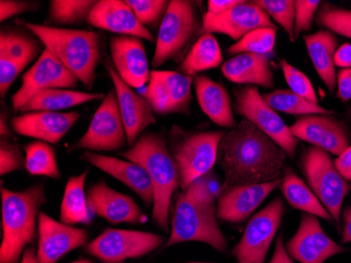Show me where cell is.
<instances>
[{"label": "cell", "mask_w": 351, "mask_h": 263, "mask_svg": "<svg viewBox=\"0 0 351 263\" xmlns=\"http://www.w3.org/2000/svg\"><path fill=\"white\" fill-rule=\"evenodd\" d=\"M286 155L281 146L257 126L242 120L226 132L219 146L217 160L226 174L223 192L236 185L280 179Z\"/></svg>", "instance_id": "cell-1"}, {"label": "cell", "mask_w": 351, "mask_h": 263, "mask_svg": "<svg viewBox=\"0 0 351 263\" xmlns=\"http://www.w3.org/2000/svg\"><path fill=\"white\" fill-rule=\"evenodd\" d=\"M16 23L33 33L86 88H93L104 54V41L98 32L37 25L23 19Z\"/></svg>", "instance_id": "cell-2"}, {"label": "cell", "mask_w": 351, "mask_h": 263, "mask_svg": "<svg viewBox=\"0 0 351 263\" xmlns=\"http://www.w3.org/2000/svg\"><path fill=\"white\" fill-rule=\"evenodd\" d=\"M120 155L140 164L149 174L155 193L153 219L158 227L167 231L171 199L180 185V173L165 136L159 133L142 134L133 146Z\"/></svg>", "instance_id": "cell-3"}, {"label": "cell", "mask_w": 351, "mask_h": 263, "mask_svg": "<svg viewBox=\"0 0 351 263\" xmlns=\"http://www.w3.org/2000/svg\"><path fill=\"white\" fill-rule=\"evenodd\" d=\"M3 242L0 263H19L25 247L36 236L37 217L47 203L45 187L33 185L21 192L1 187Z\"/></svg>", "instance_id": "cell-4"}, {"label": "cell", "mask_w": 351, "mask_h": 263, "mask_svg": "<svg viewBox=\"0 0 351 263\" xmlns=\"http://www.w3.org/2000/svg\"><path fill=\"white\" fill-rule=\"evenodd\" d=\"M202 21L196 3L191 0H171L158 30L152 65L159 68L167 61L182 62L196 37L201 36Z\"/></svg>", "instance_id": "cell-5"}, {"label": "cell", "mask_w": 351, "mask_h": 263, "mask_svg": "<svg viewBox=\"0 0 351 263\" xmlns=\"http://www.w3.org/2000/svg\"><path fill=\"white\" fill-rule=\"evenodd\" d=\"M171 236L167 248L178 243L198 241L226 252L228 240L217 221L216 205H203L189 201L184 192L176 197L171 207Z\"/></svg>", "instance_id": "cell-6"}, {"label": "cell", "mask_w": 351, "mask_h": 263, "mask_svg": "<svg viewBox=\"0 0 351 263\" xmlns=\"http://www.w3.org/2000/svg\"><path fill=\"white\" fill-rule=\"evenodd\" d=\"M224 134L223 130L186 134L173 126L169 150L178 165L183 191L195 180L212 171L218 159L219 146Z\"/></svg>", "instance_id": "cell-7"}, {"label": "cell", "mask_w": 351, "mask_h": 263, "mask_svg": "<svg viewBox=\"0 0 351 263\" xmlns=\"http://www.w3.org/2000/svg\"><path fill=\"white\" fill-rule=\"evenodd\" d=\"M302 169L311 191L340 227L342 205L351 187L340 175L328 152L311 146L302 158Z\"/></svg>", "instance_id": "cell-8"}, {"label": "cell", "mask_w": 351, "mask_h": 263, "mask_svg": "<svg viewBox=\"0 0 351 263\" xmlns=\"http://www.w3.org/2000/svg\"><path fill=\"white\" fill-rule=\"evenodd\" d=\"M234 94L236 112L281 146L287 155L295 157L299 139L291 134L277 111L266 104L257 87L237 89Z\"/></svg>", "instance_id": "cell-9"}, {"label": "cell", "mask_w": 351, "mask_h": 263, "mask_svg": "<svg viewBox=\"0 0 351 263\" xmlns=\"http://www.w3.org/2000/svg\"><path fill=\"white\" fill-rule=\"evenodd\" d=\"M163 240L162 236L154 233L106 229L86 245V252L104 263H122L154 252L160 248Z\"/></svg>", "instance_id": "cell-10"}, {"label": "cell", "mask_w": 351, "mask_h": 263, "mask_svg": "<svg viewBox=\"0 0 351 263\" xmlns=\"http://www.w3.org/2000/svg\"><path fill=\"white\" fill-rule=\"evenodd\" d=\"M126 144L128 136L117 96L115 91H110L95 112L86 134L73 144L72 149L113 152L121 150Z\"/></svg>", "instance_id": "cell-11"}, {"label": "cell", "mask_w": 351, "mask_h": 263, "mask_svg": "<svg viewBox=\"0 0 351 263\" xmlns=\"http://www.w3.org/2000/svg\"><path fill=\"white\" fill-rule=\"evenodd\" d=\"M283 201L274 199L246 225L241 240L232 250L238 263H264L283 219Z\"/></svg>", "instance_id": "cell-12"}, {"label": "cell", "mask_w": 351, "mask_h": 263, "mask_svg": "<svg viewBox=\"0 0 351 263\" xmlns=\"http://www.w3.org/2000/svg\"><path fill=\"white\" fill-rule=\"evenodd\" d=\"M78 79L47 49H43L36 62L23 77L21 88L12 96V106L15 113L39 93L52 89L76 88Z\"/></svg>", "instance_id": "cell-13"}, {"label": "cell", "mask_w": 351, "mask_h": 263, "mask_svg": "<svg viewBox=\"0 0 351 263\" xmlns=\"http://www.w3.org/2000/svg\"><path fill=\"white\" fill-rule=\"evenodd\" d=\"M194 77L176 71H151L147 86L141 96L149 102L158 115L191 113V84Z\"/></svg>", "instance_id": "cell-14"}, {"label": "cell", "mask_w": 351, "mask_h": 263, "mask_svg": "<svg viewBox=\"0 0 351 263\" xmlns=\"http://www.w3.org/2000/svg\"><path fill=\"white\" fill-rule=\"evenodd\" d=\"M29 30L3 27L0 33V97L5 98L16 78L34 60L41 43Z\"/></svg>", "instance_id": "cell-15"}, {"label": "cell", "mask_w": 351, "mask_h": 263, "mask_svg": "<svg viewBox=\"0 0 351 263\" xmlns=\"http://www.w3.org/2000/svg\"><path fill=\"white\" fill-rule=\"evenodd\" d=\"M263 27L277 29V25L257 3L242 1L219 15L205 13L202 17L201 35L219 33L239 41L250 32Z\"/></svg>", "instance_id": "cell-16"}, {"label": "cell", "mask_w": 351, "mask_h": 263, "mask_svg": "<svg viewBox=\"0 0 351 263\" xmlns=\"http://www.w3.org/2000/svg\"><path fill=\"white\" fill-rule=\"evenodd\" d=\"M286 251L301 263H324L345 252L323 231L317 217L309 214L302 215L297 233L286 244Z\"/></svg>", "instance_id": "cell-17"}, {"label": "cell", "mask_w": 351, "mask_h": 263, "mask_svg": "<svg viewBox=\"0 0 351 263\" xmlns=\"http://www.w3.org/2000/svg\"><path fill=\"white\" fill-rule=\"evenodd\" d=\"M104 68L114 84L120 114L125 126L128 144L133 146L145 130L156 124L155 112L145 97L140 96L120 78L110 59L104 61Z\"/></svg>", "instance_id": "cell-18"}, {"label": "cell", "mask_w": 351, "mask_h": 263, "mask_svg": "<svg viewBox=\"0 0 351 263\" xmlns=\"http://www.w3.org/2000/svg\"><path fill=\"white\" fill-rule=\"evenodd\" d=\"M38 232L39 263H57L71 251L80 248L88 240L86 229L55 220L45 211L39 214Z\"/></svg>", "instance_id": "cell-19"}, {"label": "cell", "mask_w": 351, "mask_h": 263, "mask_svg": "<svg viewBox=\"0 0 351 263\" xmlns=\"http://www.w3.org/2000/svg\"><path fill=\"white\" fill-rule=\"evenodd\" d=\"M298 139L309 142L333 155L340 156L349 146L346 124L328 115H308L289 126Z\"/></svg>", "instance_id": "cell-20"}, {"label": "cell", "mask_w": 351, "mask_h": 263, "mask_svg": "<svg viewBox=\"0 0 351 263\" xmlns=\"http://www.w3.org/2000/svg\"><path fill=\"white\" fill-rule=\"evenodd\" d=\"M112 63L120 78L133 89L149 84V58L142 39L133 36H113L110 39Z\"/></svg>", "instance_id": "cell-21"}, {"label": "cell", "mask_w": 351, "mask_h": 263, "mask_svg": "<svg viewBox=\"0 0 351 263\" xmlns=\"http://www.w3.org/2000/svg\"><path fill=\"white\" fill-rule=\"evenodd\" d=\"M86 198L92 215L102 217L113 225H135L147 220L145 214L134 199L108 187L104 181L88 187Z\"/></svg>", "instance_id": "cell-22"}, {"label": "cell", "mask_w": 351, "mask_h": 263, "mask_svg": "<svg viewBox=\"0 0 351 263\" xmlns=\"http://www.w3.org/2000/svg\"><path fill=\"white\" fill-rule=\"evenodd\" d=\"M282 179L256 185H236L223 192L217 203V217L230 223L244 222L274 190L281 185Z\"/></svg>", "instance_id": "cell-23"}, {"label": "cell", "mask_w": 351, "mask_h": 263, "mask_svg": "<svg viewBox=\"0 0 351 263\" xmlns=\"http://www.w3.org/2000/svg\"><path fill=\"white\" fill-rule=\"evenodd\" d=\"M88 25L121 36L138 37L154 43L152 32L138 21L129 3L123 0H99L88 17Z\"/></svg>", "instance_id": "cell-24"}, {"label": "cell", "mask_w": 351, "mask_h": 263, "mask_svg": "<svg viewBox=\"0 0 351 263\" xmlns=\"http://www.w3.org/2000/svg\"><path fill=\"white\" fill-rule=\"evenodd\" d=\"M80 119L78 112H29L16 116L11 126L16 133L47 144L60 141Z\"/></svg>", "instance_id": "cell-25"}, {"label": "cell", "mask_w": 351, "mask_h": 263, "mask_svg": "<svg viewBox=\"0 0 351 263\" xmlns=\"http://www.w3.org/2000/svg\"><path fill=\"white\" fill-rule=\"evenodd\" d=\"M82 159L133 190L147 207H154L155 193L153 183L145 168L140 164L90 151L84 152Z\"/></svg>", "instance_id": "cell-26"}, {"label": "cell", "mask_w": 351, "mask_h": 263, "mask_svg": "<svg viewBox=\"0 0 351 263\" xmlns=\"http://www.w3.org/2000/svg\"><path fill=\"white\" fill-rule=\"evenodd\" d=\"M199 106L217 126L234 128L237 126L230 94L222 84L205 75L194 77Z\"/></svg>", "instance_id": "cell-27"}, {"label": "cell", "mask_w": 351, "mask_h": 263, "mask_svg": "<svg viewBox=\"0 0 351 263\" xmlns=\"http://www.w3.org/2000/svg\"><path fill=\"white\" fill-rule=\"evenodd\" d=\"M222 74L234 84L273 88L274 75L268 55H236L222 63Z\"/></svg>", "instance_id": "cell-28"}, {"label": "cell", "mask_w": 351, "mask_h": 263, "mask_svg": "<svg viewBox=\"0 0 351 263\" xmlns=\"http://www.w3.org/2000/svg\"><path fill=\"white\" fill-rule=\"evenodd\" d=\"M304 41L317 75L329 92H333L337 86L335 55L338 50V38L332 32L322 30L315 34L305 35Z\"/></svg>", "instance_id": "cell-29"}, {"label": "cell", "mask_w": 351, "mask_h": 263, "mask_svg": "<svg viewBox=\"0 0 351 263\" xmlns=\"http://www.w3.org/2000/svg\"><path fill=\"white\" fill-rule=\"evenodd\" d=\"M102 93H86L69 89H52L43 91L33 97L23 108L21 114L29 112H59L66 108L82 106L86 102L101 100Z\"/></svg>", "instance_id": "cell-30"}, {"label": "cell", "mask_w": 351, "mask_h": 263, "mask_svg": "<svg viewBox=\"0 0 351 263\" xmlns=\"http://www.w3.org/2000/svg\"><path fill=\"white\" fill-rule=\"evenodd\" d=\"M279 189L293 209L327 221H333L329 211L317 199L311 187H307L304 181L291 169L285 170Z\"/></svg>", "instance_id": "cell-31"}, {"label": "cell", "mask_w": 351, "mask_h": 263, "mask_svg": "<svg viewBox=\"0 0 351 263\" xmlns=\"http://www.w3.org/2000/svg\"><path fill=\"white\" fill-rule=\"evenodd\" d=\"M88 171L68 180L60 207V221L69 225H90L92 214L88 207L86 179Z\"/></svg>", "instance_id": "cell-32"}, {"label": "cell", "mask_w": 351, "mask_h": 263, "mask_svg": "<svg viewBox=\"0 0 351 263\" xmlns=\"http://www.w3.org/2000/svg\"><path fill=\"white\" fill-rule=\"evenodd\" d=\"M222 62V51L216 37L203 34L191 47L179 69L182 74L196 77L199 73L218 68Z\"/></svg>", "instance_id": "cell-33"}, {"label": "cell", "mask_w": 351, "mask_h": 263, "mask_svg": "<svg viewBox=\"0 0 351 263\" xmlns=\"http://www.w3.org/2000/svg\"><path fill=\"white\" fill-rule=\"evenodd\" d=\"M268 106L277 112L291 115H329L332 111L326 110L319 104L305 100L291 90H275L262 95Z\"/></svg>", "instance_id": "cell-34"}, {"label": "cell", "mask_w": 351, "mask_h": 263, "mask_svg": "<svg viewBox=\"0 0 351 263\" xmlns=\"http://www.w3.org/2000/svg\"><path fill=\"white\" fill-rule=\"evenodd\" d=\"M25 169L31 175L60 178L54 149L45 141H35L25 146Z\"/></svg>", "instance_id": "cell-35"}, {"label": "cell", "mask_w": 351, "mask_h": 263, "mask_svg": "<svg viewBox=\"0 0 351 263\" xmlns=\"http://www.w3.org/2000/svg\"><path fill=\"white\" fill-rule=\"evenodd\" d=\"M96 3L95 0H51L49 21L54 25H72L88 21Z\"/></svg>", "instance_id": "cell-36"}, {"label": "cell", "mask_w": 351, "mask_h": 263, "mask_svg": "<svg viewBox=\"0 0 351 263\" xmlns=\"http://www.w3.org/2000/svg\"><path fill=\"white\" fill-rule=\"evenodd\" d=\"M277 39V29L263 27L254 30L243 37L241 41H237L228 49L230 55L250 54L269 55L275 49Z\"/></svg>", "instance_id": "cell-37"}, {"label": "cell", "mask_w": 351, "mask_h": 263, "mask_svg": "<svg viewBox=\"0 0 351 263\" xmlns=\"http://www.w3.org/2000/svg\"><path fill=\"white\" fill-rule=\"evenodd\" d=\"M183 192L189 201L199 205H216V201L223 193V183L220 178L210 171L195 180Z\"/></svg>", "instance_id": "cell-38"}, {"label": "cell", "mask_w": 351, "mask_h": 263, "mask_svg": "<svg viewBox=\"0 0 351 263\" xmlns=\"http://www.w3.org/2000/svg\"><path fill=\"white\" fill-rule=\"evenodd\" d=\"M262 10L266 12L270 19L289 35V41H295V0H256Z\"/></svg>", "instance_id": "cell-39"}, {"label": "cell", "mask_w": 351, "mask_h": 263, "mask_svg": "<svg viewBox=\"0 0 351 263\" xmlns=\"http://www.w3.org/2000/svg\"><path fill=\"white\" fill-rule=\"evenodd\" d=\"M315 23L337 34L351 38V11L325 3L317 14Z\"/></svg>", "instance_id": "cell-40"}, {"label": "cell", "mask_w": 351, "mask_h": 263, "mask_svg": "<svg viewBox=\"0 0 351 263\" xmlns=\"http://www.w3.org/2000/svg\"><path fill=\"white\" fill-rule=\"evenodd\" d=\"M137 16L138 21L145 27L160 25L169 9L167 0H126Z\"/></svg>", "instance_id": "cell-41"}, {"label": "cell", "mask_w": 351, "mask_h": 263, "mask_svg": "<svg viewBox=\"0 0 351 263\" xmlns=\"http://www.w3.org/2000/svg\"><path fill=\"white\" fill-rule=\"evenodd\" d=\"M280 65H281L282 72L285 77L286 82L291 88V92L303 97L305 100L319 104L317 93L308 77L285 59L281 60Z\"/></svg>", "instance_id": "cell-42"}, {"label": "cell", "mask_w": 351, "mask_h": 263, "mask_svg": "<svg viewBox=\"0 0 351 263\" xmlns=\"http://www.w3.org/2000/svg\"><path fill=\"white\" fill-rule=\"evenodd\" d=\"M25 167V158H23L19 144L8 138H1L0 144V175L19 171Z\"/></svg>", "instance_id": "cell-43"}, {"label": "cell", "mask_w": 351, "mask_h": 263, "mask_svg": "<svg viewBox=\"0 0 351 263\" xmlns=\"http://www.w3.org/2000/svg\"><path fill=\"white\" fill-rule=\"evenodd\" d=\"M320 5L317 0H297L295 1V39L303 32L311 31L315 11Z\"/></svg>", "instance_id": "cell-44"}, {"label": "cell", "mask_w": 351, "mask_h": 263, "mask_svg": "<svg viewBox=\"0 0 351 263\" xmlns=\"http://www.w3.org/2000/svg\"><path fill=\"white\" fill-rule=\"evenodd\" d=\"M39 3L36 1H25V0H1L0 1V21H9L15 16L29 12L37 11Z\"/></svg>", "instance_id": "cell-45"}, {"label": "cell", "mask_w": 351, "mask_h": 263, "mask_svg": "<svg viewBox=\"0 0 351 263\" xmlns=\"http://www.w3.org/2000/svg\"><path fill=\"white\" fill-rule=\"evenodd\" d=\"M338 97L342 102L351 100V69H343L337 76Z\"/></svg>", "instance_id": "cell-46"}, {"label": "cell", "mask_w": 351, "mask_h": 263, "mask_svg": "<svg viewBox=\"0 0 351 263\" xmlns=\"http://www.w3.org/2000/svg\"><path fill=\"white\" fill-rule=\"evenodd\" d=\"M335 165L344 180L351 183V146L335 160Z\"/></svg>", "instance_id": "cell-47"}, {"label": "cell", "mask_w": 351, "mask_h": 263, "mask_svg": "<svg viewBox=\"0 0 351 263\" xmlns=\"http://www.w3.org/2000/svg\"><path fill=\"white\" fill-rule=\"evenodd\" d=\"M243 0H210L207 3L206 13L210 15H219V14L224 13L228 10L236 7L239 3H241Z\"/></svg>", "instance_id": "cell-48"}, {"label": "cell", "mask_w": 351, "mask_h": 263, "mask_svg": "<svg viewBox=\"0 0 351 263\" xmlns=\"http://www.w3.org/2000/svg\"><path fill=\"white\" fill-rule=\"evenodd\" d=\"M335 65L343 69H351V43L341 45L335 55Z\"/></svg>", "instance_id": "cell-49"}, {"label": "cell", "mask_w": 351, "mask_h": 263, "mask_svg": "<svg viewBox=\"0 0 351 263\" xmlns=\"http://www.w3.org/2000/svg\"><path fill=\"white\" fill-rule=\"evenodd\" d=\"M269 263H295L286 251V248L284 247L283 238L281 236L277 239L276 250Z\"/></svg>", "instance_id": "cell-50"}, {"label": "cell", "mask_w": 351, "mask_h": 263, "mask_svg": "<svg viewBox=\"0 0 351 263\" xmlns=\"http://www.w3.org/2000/svg\"><path fill=\"white\" fill-rule=\"evenodd\" d=\"M342 242H351V205L343 211Z\"/></svg>", "instance_id": "cell-51"}, {"label": "cell", "mask_w": 351, "mask_h": 263, "mask_svg": "<svg viewBox=\"0 0 351 263\" xmlns=\"http://www.w3.org/2000/svg\"><path fill=\"white\" fill-rule=\"evenodd\" d=\"M21 263H39L34 249L29 248L25 251Z\"/></svg>", "instance_id": "cell-52"}, {"label": "cell", "mask_w": 351, "mask_h": 263, "mask_svg": "<svg viewBox=\"0 0 351 263\" xmlns=\"http://www.w3.org/2000/svg\"><path fill=\"white\" fill-rule=\"evenodd\" d=\"M0 136L1 138H8L11 136V130L8 126L5 114L3 112L1 113V117H0Z\"/></svg>", "instance_id": "cell-53"}, {"label": "cell", "mask_w": 351, "mask_h": 263, "mask_svg": "<svg viewBox=\"0 0 351 263\" xmlns=\"http://www.w3.org/2000/svg\"><path fill=\"white\" fill-rule=\"evenodd\" d=\"M71 263H92L90 261L86 260V259H84V260H78V261H74V262Z\"/></svg>", "instance_id": "cell-54"}, {"label": "cell", "mask_w": 351, "mask_h": 263, "mask_svg": "<svg viewBox=\"0 0 351 263\" xmlns=\"http://www.w3.org/2000/svg\"><path fill=\"white\" fill-rule=\"evenodd\" d=\"M189 263H208V262H189Z\"/></svg>", "instance_id": "cell-55"}]
</instances>
